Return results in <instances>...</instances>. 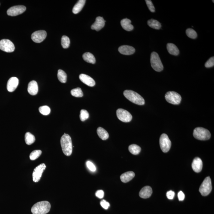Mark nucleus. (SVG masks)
I'll use <instances>...</instances> for the list:
<instances>
[{"mask_svg": "<svg viewBox=\"0 0 214 214\" xmlns=\"http://www.w3.org/2000/svg\"><path fill=\"white\" fill-rule=\"evenodd\" d=\"M0 49L4 52H12L14 51L15 46L10 40L4 39L0 41Z\"/></svg>", "mask_w": 214, "mask_h": 214, "instance_id": "nucleus-11", "label": "nucleus"}, {"mask_svg": "<svg viewBox=\"0 0 214 214\" xmlns=\"http://www.w3.org/2000/svg\"><path fill=\"white\" fill-rule=\"evenodd\" d=\"M167 50L170 55L177 56L179 55V50L177 46L173 43H168L167 46Z\"/></svg>", "mask_w": 214, "mask_h": 214, "instance_id": "nucleus-24", "label": "nucleus"}, {"mask_svg": "<svg viewBox=\"0 0 214 214\" xmlns=\"http://www.w3.org/2000/svg\"><path fill=\"white\" fill-rule=\"evenodd\" d=\"M96 196L99 199H102L104 196V192L102 190H99L96 192Z\"/></svg>", "mask_w": 214, "mask_h": 214, "instance_id": "nucleus-41", "label": "nucleus"}, {"mask_svg": "<svg viewBox=\"0 0 214 214\" xmlns=\"http://www.w3.org/2000/svg\"><path fill=\"white\" fill-rule=\"evenodd\" d=\"M79 79L85 85L92 87L95 85V82L93 79L89 76L85 74H81L79 76Z\"/></svg>", "mask_w": 214, "mask_h": 214, "instance_id": "nucleus-17", "label": "nucleus"}, {"mask_svg": "<svg viewBox=\"0 0 214 214\" xmlns=\"http://www.w3.org/2000/svg\"><path fill=\"white\" fill-rule=\"evenodd\" d=\"M100 205L103 208L105 209H107L110 206V203L106 201L105 200H102L100 201Z\"/></svg>", "mask_w": 214, "mask_h": 214, "instance_id": "nucleus-40", "label": "nucleus"}, {"mask_svg": "<svg viewBox=\"0 0 214 214\" xmlns=\"http://www.w3.org/2000/svg\"><path fill=\"white\" fill-rule=\"evenodd\" d=\"M186 34L187 36L192 39H195L197 38V34L194 29L188 28L186 30Z\"/></svg>", "mask_w": 214, "mask_h": 214, "instance_id": "nucleus-35", "label": "nucleus"}, {"mask_svg": "<svg viewBox=\"0 0 214 214\" xmlns=\"http://www.w3.org/2000/svg\"><path fill=\"white\" fill-rule=\"evenodd\" d=\"M47 34L46 31L40 30L35 31L31 35V39L36 43H40L46 38Z\"/></svg>", "mask_w": 214, "mask_h": 214, "instance_id": "nucleus-13", "label": "nucleus"}, {"mask_svg": "<svg viewBox=\"0 0 214 214\" xmlns=\"http://www.w3.org/2000/svg\"><path fill=\"white\" fill-rule=\"evenodd\" d=\"M145 1H146L147 5L148 8L150 12H152V13L155 12V7L152 3V1L150 0H146Z\"/></svg>", "mask_w": 214, "mask_h": 214, "instance_id": "nucleus-38", "label": "nucleus"}, {"mask_svg": "<svg viewBox=\"0 0 214 214\" xmlns=\"http://www.w3.org/2000/svg\"><path fill=\"white\" fill-rule=\"evenodd\" d=\"M123 95L125 98L134 104L143 105L145 104V100L143 97L137 92L131 90L124 91Z\"/></svg>", "mask_w": 214, "mask_h": 214, "instance_id": "nucleus-3", "label": "nucleus"}, {"mask_svg": "<svg viewBox=\"0 0 214 214\" xmlns=\"http://www.w3.org/2000/svg\"><path fill=\"white\" fill-rule=\"evenodd\" d=\"M86 165L87 166L88 168H89L90 170L92 171H95L96 170V168L95 165L92 163L90 161H87Z\"/></svg>", "mask_w": 214, "mask_h": 214, "instance_id": "nucleus-39", "label": "nucleus"}, {"mask_svg": "<svg viewBox=\"0 0 214 214\" xmlns=\"http://www.w3.org/2000/svg\"><path fill=\"white\" fill-rule=\"evenodd\" d=\"M214 1H212V2H213V3H214Z\"/></svg>", "mask_w": 214, "mask_h": 214, "instance_id": "nucleus-44", "label": "nucleus"}, {"mask_svg": "<svg viewBox=\"0 0 214 214\" xmlns=\"http://www.w3.org/2000/svg\"><path fill=\"white\" fill-rule=\"evenodd\" d=\"M118 50L122 55H130L133 54L135 52V49L131 46L123 45L120 46Z\"/></svg>", "mask_w": 214, "mask_h": 214, "instance_id": "nucleus-18", "label": "nucleus"}, {"mask_svg": "<svg viewBox=\"0 0 214 214\" xmlns=\"http://www.w3.org/2000/svg\"><path fill=\"white\" fill-rule=\"evenodd\" d=\"M153 191L152 188L149 186L143 187L139 192V196L143 199L149 198L152 196Z\"/></svg>", "mask_w": 214, "mask_h": 214, "instance_id": "nucleus-19", "label": "nucleus"}, {"mask_svg": "<svg viewBox=\"0 0 214 214\" xmlns=\"http://www.w3.org/2000/svg\"><path fill=\"white\" fill-rule=\"evenodd\" d=\"M205 67L206 68H211L214 65V57H212L205 64Z\"/></svg>", "mask_w": 214, "mask_h": 214, "instance_id": "nucleus-37", "label": "nucleus"}, {"mask_svg": "<svg viewBox=\"0 0 214 214\" xmlns=\"http://www.w3.org/2000/svg\"><path fill=\"white\" fill-rule=\"evenodd\" d=\"M212 189L211 180L210 177L208 176L204 179L202 183L200 185L199 191L202 196H206L210 194Z\"/></svg>", "mask_w": 214, "mask_h": 214, "instance_id": "nucleus-6", "label": "nucleus"}, {"mask_svg": "<svg viewBox=\"0 0 214 214\" xmlns=\"http://www.w3.org/2000/svg\"><path fill=\"white\" fill-rule=\"evenodd\" d=\"M97 134L99 137L102 140H106L108 138L109 135L107 132L101 127H99L97 129Z\"/></svg>", "mask_w": 214, "mask_h": 214, "instance_id": "nucleus-25", "label": "nucleus"}, {"mask_svg": "<svg viewBox=\"0 0 214 214\" xmlns=\"http://www.w3.org/2000/svg\"><path fill=\"white\" fill-rule=\"evenodd\" d=\"M28 91L31 95H36L38 92V86L37 82L35 81L30 82L28 84Z\"/></svg>", "mask_w": 214, "mask_h": 214, "instance_id": "nucleus-20", "label": "nucleus"}, {"mask_svg": "<svg viewBox=\"0 0 214 214\" xmlns=\"http://www.w3.org/2000/svg\"><path fill=\"white\" fill-rule=\"evenodd\" d=\"M116 114L118 119L122 122L128 123L131 122L132 116L129 112L123 109H118L116 111Z\"/></svg>", "mask_w": 214, "mask_h": 214, "instance_id": "nucleus-9", "label": "nucleus"}, {"mask_svg": "<svg viewBox=\"0 0 214 214\" xmlns=\"http://www.w3.org/2000/svg\"><path fill=\"white\" fill-rule=\"evenodd\" d=\"M61 147L64 154L67 156L71 155L73 151L72 143L70 136L64 133L60 140Z\"/></svg>", "mask_w": 214, "mask_h": 214, "instance_id": "nucleus-1", "label": "nucleus"}, {"mask_svg": "<svg viewBox=\"0 0 214 214\" xmlns=\"http://www.w3.org/2000/svg\"><path fill=\"white\" fill-rule=\"evenodd\" d=\"M150 62L152 68L155 71L160 72L164 69V66L157 52H153L151 53Z\"/></svg>", "mask_w": 214, "mask_h": 214, "instance_id": "nucleus-4", "label": "nucleus"}, {"mask_svg": "<svg viewBox=\"0 0 214 214\" xmlns=\"http://www.w3.org/2000/svg\"><path fill=\"white\" fill-rule=\"evenodd\" d=\"M135 176V173L133 171H128L122 174L120 176L121 181L123 183L130 181Z\"/></svg>", "mask_w": 214, "mask_h": 214, "instance_id": "nucleus-21", "label": "nucleus"}, {"mask_svg": "<svg viewBox=\"0 0 214 214\" xmlns=\"http://www.w3.org/2000/svg\"><path fill=\"white\" fill-rule=\"evenodd\" d=\"M131 20L128 18L123 19L121 24L123 29L127 31H131L134 29V27L131 24Z\"/></svg>", "mask_w": 214, "mask_h": 214, "instance_id": "nucleus-22", "label": "nucleus"}, {"mask_svg": "<svg viewBox=\"0 0 214 214\" xmlns=\"http://www.w3.org/2000/svg\"><path fill=\"white\" fill-rule=\"evenodd\" d=\"M19 84L18 79L16 77H12L9 79L7 84V89L9 92H13L17 88Z\"/></svg>", "mask_w": 214, "mask_h": 214, "instance_id": "nucleus-14", "label": "nucleus"}, {"mask_svg": "<svg viewBox=\"0 0 214 214\" xmlns=\"http://www.w3.org/2000/svg\"><path fill=\"white\" fill-rule=\"evenodd\" d=\"M165 98L167 102L174 105L180 104L182 100L181 96L174 91H169L166 93Z\"/></svg>", "mask_w": 214, "mask_h": 214, "instance_id": "nucleus-7", "label": "nucleus"}, {"mask_svg": "<svg viewBox=\"0 0 214 214\" xmlns=\"http://www.w3.org/2000/svg\"><path fill=\"white\" fill-rule=\"evenodd\" d=\"M148 25L150 28L155 29H159L161 27V24L158 21L155 19H151L148 21Z\"/></svg>", "mask_w": 214, "mask_h": 214, "instance_id": "nucleus-27", "label": "nucleus"}, {"mask_svg": "<svg viewBox=\"0 0 214 214\" xmlns=\"http://www.w3.org/2000/svg\"><path fill=\"white\" fill-rule=\"evenodd\" d=\"M105 21L102 17L98 16L96 19V21L91 26V29L97 31H100L104 27Z\"/></svg>", "mask_w": 214, "mask_h": 214, "instance_id": "nucleus-15", "label": "nucleus"}, {"mask_svg": "<svg viewBox=\"0 0 214 214\" xmlns=\"http://www.w3.org/2000/svg\"><path fill=\"white\" fill-rule=\"evenodd\" d=\"M141 148L136 144H131L128 147V150L132 154L137 155L141 151Z\"/></svg>", "mask_w": 214, "mask_h": 214, "instance_id": "nucleus-29", "label": "nucleus"}, {"mask_svg": "<svg viewBox=\"0 0 214 214\" xmlns=\"http://www.w3.org/2000/svg\"><path fill=\"white\" fill-rule=\"evenodd\" d=\"M86 1L85 0H79L75 5L73 8L72 12L74 14H77L79 13L84 6Z\"/></svg>", "mask_w": 214, "mask_h": 214, "instance_id": "nucleus-23", "label": "nucleus"}, {"mask_svg": "<svg viewBox=\"0 0 214 214\" xmlns=\"http://www.w3.org/2000/svg\"><path fill=\"white\" fill-rule=\"evenodd\" d=\"M25 143L28 145H30L35 141V136L30 133L27 132L25 134Z\"/></svg>", "mask_w": 214, "mask_h": 214, "instance_id": "nucleus-28", "label": "nucleus"}, {"mask_svg": "<svg viewBox=\"0 0 214 214\" xmlns=\"http://www.w3.org/2000/svg\"><path fill=\"white\" fill-rule=\"evenodd\" d=\"M42 154V151L40 150H35L33 151L29 155L30 159L32 161L36 159L39 157Z\"/></svg>", "mask_w": 214, "mask_h": 214, "instance_id": "nucleus-34", "label": "nucleus"}, {"mask_svg": "<svg viewBox=\"0 0 214 214\" xmlns=\"http://www.w3.org/2000/svg\"><path fill=\"white\" fill-rule=\"evenodd\" d=\"M83 59L86 62L92 64H95L96 62V59L94 55L90 53V52H86L83 55Z\"/></svg>", "mask_w": 214, "mask_h": 214, "instance_id": "nucleus-26", "label": "nucleus"}, {"mask_svg": "<svg viewBox=\"0 0 214 214\" xmlns=\"http://www.w3.org/2000/svg\"><path fill=\"white\" fill-rule=\"evenodd\" d=\"M39 111L41 114L44 115V116H47V115L50 114V109L49 106H42L39 108Z\"/></svg>", "mask_w": 214, "mask_h": 214, "instance_id": "nucleus-33", "label": "nucleus"}, {"mask_svg": "<svg viewBox=\"0 0 214 214\" xmlns=\"http://www.w3.org/2000/svg\"><path fill=\"white\" fill-rule=\"evenodd\" d=\"M51 205L49 201L39 202L33 206L31 209L33 214H46L50 211Z\"/></svg>", "mask_w": 214, "mask_h": 214, "instance_id": "nucleus-2", "label": "nucleus"}, {"mask_svg": "<svg viewBox=\"0 0 214 214\" xmlns=\"http://www.w3.org/2000/svg\"><path fill=\"white\" fill-rule=\"evenodd\" d=\"M57 76L58 80L61 83H64L66 82L67 74L63 70H58Z\"/></svg>", "mask_w": 214, "mask_h": 214, "instance_id": "nucleus-30", "label": "nucleus"}, {"mask_svg": "<svg viewBox=\"0 0 214 214\" xmlns=\"http://www.w3.org/2000/svg\"><path fill=\"white\" fill-rule=\"evenodd\" d=\"M166 195H167V197L169 199H170V200H173L175 196V193L174 191H168Z\"/></svg>", "mask_w": 214, "mask_h": 214, "instance_id": "nucleus-42", "label": "nucleus"}, {"mask_svg": "<svg viewBox=\"0 0 214 214\" xmlns=\"http://www.w3.org/2000/svg\"><path fill=\"white\" fill-rule=\"evenodd\" d=\"M178 198L180 201H183L185 198V195L182 191H180L178 194Z\"/></svg>", "mask_w": 214, "mask_h": 214, "instance_id": "nucleus-43", "label": "nucleus"}, {"mask_svg": "<svg viewBox=\"0 0 214 214\" xmlns=\"http://www.w3.org/2000/svg\"><path fill=\"white\" fill-rule=\"evenodd\" d=\"M46 168L45 164H42L34 169L33 173V180L34 182H38L41 179L43 172Z\"/></svg>", "mask_w": 214, "mask_h": 214, "instance_id": "nucleus-10", "label": "nucleus"}, {"mask_svg": "<svg viewBox=\"0 0 214 214\" xmlns=\"http://www.w3.org/2000/svg\"><path fill=\"white\" fill-rule=\"evenodd\" d=\"M191 166L194 172L197 173H200L202 170V161L200 158L197 157L193 160Z\"/></svg>", "mask_w": 214, "mask_h": 214, "instance_id": "nucleus-16", "label": "nucleus"}, {"mask_svg": "<svg viewBox=\"0 0 214 214\" xmlns=\"http://www.w3.org/2000/svg\"><path fill=\"white\" fill-rule=\"evenodd\" d=\"M159 144L163 152L167 153L170 150L171 146V142L167 134H161L159 139Z\"/></svg>", "mask_w": 214, "mask_h": 214, "instance_id": "nucleus-8", "label": "nucleus"}, {"mask_svg": "<svg viewBox=\"0 0 214 214\" xmlns=\"http://www.w3.org/2000/svg\"><path fill=\"white\" fill-rule=\"evenodd\" d=\"M89 115L86 110H81L80 112V118L82 122H84L89 118Z\"/></svg>", "mask_w": 214, "mask_h": 214, "instance_id": "nucleus-36", "label": "nucleus"}, {"mask_svg": "<svg viewBox=\"0 0 214 214\" xmlns=\"http://www.w3.org/2000/svg\"><path fill=\"white\" fill-rule=\"evenodd\" d=\"M71 95L76 97H82L83 96V93L80 88H77L72 90Z\"/></svg>", "mask_w": 214, "mask_h": 214, "instance_id": "nucleus-31", "label": "nucleus"}, {"mask_svg": "<svg viewBox=\"0 0 214 214\" xmlns=\"http://www.w3.org/2000/svg\"><path fill=\"white\" fill-rule=\"evenodd\" d=\"M193 136L200 140H206L210 138L211 134L208 130L202 128H197L194 130Z\"/></svg>", "mask_w": 214, "mask_h": 214, "instance_id": "nucleus-5", "label": "nucleus"}, {"mask_svg": "<svg viewBox=\"0 0 214 214\" xmlns=\"http://www.w3.org/2000/svg\"><path fill=\"white\" fill-rule=\"evenodd\" d=\"M26 7L24 6H14L8 9L7 11L8 16H14L22 14L26 10Z\"/></svg>", "mask_w": 214, "mask_h": 214, "instance_id": "nucleus-12", "label": "nucleus"}, {"mask_svg": "<svg viewBox=\"0 0 214 214\" xmlns=\"http://www.w3.org/2000/svg\"><path fill=\"white\" fill-rule=\"evenodd\" d=\"M61 44L64 49H68L70 45L69 38L66 36H63L61 40Z\"/></svg>", "mask_w": 214, "mask_h": 214, "instance_id": "nucleus-32", "label": "nucleus"}]
</instances>
